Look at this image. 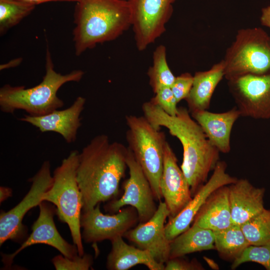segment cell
<instances>
[{
	"label": "cell",
	"instance_id": "1",
	"mask_svg": "<svg viewBox=\"0 0 270 270\" xmlns=\"http://www.w3.org/2000/svg\"><path fill=\"white\" fill-rule=\"evenodd\" d=\"M128 150L123 144L110 142L108 136L102 134L79 153L76 180L82 194V212L117 198L128 167Z\"/></svg>",
	"mask_w": 270,
	"mask_h": 270
},
{
	"label": "cell",
	"instance_id": "2",
	"mask_svg": "<svg viewBox=\"0 0 270 270\" xmlns=\"http://www.w3.org/2000/svg\"><path fill=\"white\" fill-rule=\"evenodd\" d=\"M142 110L144 116L154 128H166L180 142L183 148L180 168L194 196L220 161V151L186 108H178L176 115L172 116L150 100L142 104Z\"/></svg>",
	"mask_w": 270,
	"mask_h": 270
},
{
	"label": "cell",
	"instance_id": "3",
	"mask_svg": "<svg viewBox=\"0 0 270 270\" xmlns=\"http://www.w3.org/2000/svg\"><path fill=\"white\" fill-rule=\"evenodd\" d=\"M75 54L113 40L132 26L128 0H79L74 12Z\"/></svg>",
	"mask_w": 270,
	"mask_h": 270
},
{
	"label": "cell",
	"instance_id": "4",
	"mask_svg": "<svg viewBox=\"0 0 270 270\" xmlns=\"http://www.w3.org/2000/svg\"><path fill=\"white\" fill-rule=\"evenodd\" d=\"M46 74L42 81L30 88L6 84L0 88V108L2 112L13 114L22 110L32 116L46 114L64 105L57 96L60 88L70 82H80L84 75L82 70H74L62 74L57 72L48 48L46 58Z\"/></svg>",
	"mask_w": 270,
	"mask_h": 270
},
{
	"label": "cell",
	"instance_id": "5",
	"mask_svg": "<svg viewBox=\"0 0 270 270\" xmlns=\"http://www.w3.org/2000/svg\"><path fill=\"white\" fill-rule=\"evenodd\" d=\"M79 153L76 150H72L55 169L52 184L43 194L42 200L54 205L59 220L68 226L78 254L83 256L84 249L80 230L83 204L76 180Z\"/></svg>",
	"mask_w": 270,
	"mask_h": 270
},
{
	"label": "cell",
	"instance_id": "6",
	"mask_svg": "<svg viewBox=\"0 0 270 270\" xmlns=\"http://www.w3.org/2000/svg\"><path fill=\"white\" fill-rule=\"evenodd\" d=\"M126 120L128 148L147 177L156 201L160 202L162 198L160 181L167 142L165 134L154 128L144 116L127 115Z\"/></svg>",
	"mask_w": 270,
	"mask_h": 270
},
{
	"label": "cell",
	"instance_id": "7",
	"mask_svg": "<svg viewBox=\"0 0 270 270\" xmlns=\"http://www.w3.org/2000/svg\"><path fill=\"white\" fill-rule=\"evenodd\" d=\"M222 60L227 80L270 73V36L260 28L238 30Z\"/></svg>",
	"mask_w": 270,
	"mask_h": 270
},
{
	"label": "cell",
	"instance_id": "8",
	"mask_svg": "<svg viewBox=\"0 0 270 270\" xmlns=\"http://www.w3.org/2000/svg\"><path fill=\"white\" fill-rule=\"evenodd\" d=\"M53 180L50 172V164L44 161L36 174L30 179V188L28 193L14 207L0 214V245L8 240L20 242L27 236V228L22 220L32 208L43 202L44 193L51 186Z\"/></svg>",
	"mask_w": 270,
	"mask_h": 270
},
{
	"label": "cell",
	"instance_id": "9",
	"mask_svg": "<svg viewBox=\"0 0 270 270\" xmlns=\"http://www.w3.org/2000/svg\"><path fill=\"white\" fill-rule=\"evenodd\" d=\"M128 148L126 164L129 178L123 183L124 194L120 198L108 201L104 208L106 212L114 214L126 206H132L138 212L139 222H145L157 210L156 200L147 177L132 150Z\"/></svg>",
	"mask_w": 270,
	"mask_h": 270
},
{
	"label": "cell",
	"instance_id": "10",
	"mask_svg": "<svg viewBox=\"0 0 270 270\" xmlns=\"http://www.w3.org/2000/svg\"><path fill=\"white\" fill-rule=\"evenodd\" d=\"M176 0H128L138 50H144L166 31Z\"/></svg>",
	"mask_w": 270,
	"mask_h": 270
},
{
	"label": "cell",
	"instance_id": "11",
	"mask_svg": "<svg viewBox=\"0 0 270 270\" xmlns=\"http://www.w3.org/2000/svg\"><path fill=\"white\" fill-rule=\"evenodd\" d=\"M228 86L242 116L270 118V73L240 76L228 80Z\"/></svg>",
	"mask_w": 270,
	"mask_h": 270
},
{
	"label": "cell",
	"instance_id": "12",
	"mask_svg": "<svg viewBox=\"0 0 270 270\" xmlns=\"http://www.w3.org/2000/svg\"><path fill=\"white\" fill-rule=\"evenodd\" d=\"M139 222L138 212L132 206H126L114 214H104L100 204L89 210L82 212L80 226L82 236L85 242L112 240L122 236Z\"/></svg>",
	"mask_w": 270,
	"mask_h": 270
},
{
	"label": "cell",
	"instance_id": "13",
	"mask_svg": "<svg viewBox=\"0 0 270 270\" xmlns=\"http://www.w3.org/2000/svg\"><path fill=\"white\" fill-rule=\"evenodd\" d=\"M170 216L164 202H159L153 216L145 222L126 232L123 237L136 247L148 252L158 263L165 264L170 258V241L165 230V222Z\"/></svg>",
	"mask_w": 270,
	"mask_h": 270
},
{
	"label": "cell",
	"instance_id": "14",
	"mask_svg": "<svg viewBox=\"0 0 270 270\" xmlns=\"http://www.w3.org/2000/svg\"><path fill=\"white\" fill-rule=\"evenodd\" d=\"M40 213L32 226V232L21 246L10 254H2V262L6 268H9L14 258L21 251L28 247L36 244H45L58 250L63 256L73 258L78 254L76 245L66 242L60 234L54 220L56 214V206L43 201L38 206Z\"/></svg>",
	"mask_w": 270,
	"mask_h": 270
},
{
	"label": "cell",
	"instance_id": "15",
	"mask_svg": "<svg viewBox=\"0 0 270 270\" xmlns=\"http://www.w3.org/2000/svg\"><path fill=\"white\" fill-rule=\"evenodd\" d=\"M227 164L219 161L210 178L192 196L186 206L174 218L168 219L165 226L166 236L170 242L190 228L196 214L208 196L215 190L235 182L238 178L226 172Z\"/></svg>",
	"mask_w": 270,
	"mask_h": 270
},
{
	"label": "cell",
	"instance_id": "16",
	"mask_svg": "<svg viewBox=\"0 0 270 270\" xmlns=\"http://www.w3.org/2000/svg\"><path fill=\"white\" fill-rule=\"evenodd\" d=\"M160 190L170 212L168 219L176 216L192 198L187 179L178 166L176 156L168 142L164 147Z\"/></svg>",
	"mask_w": 270,
	"mask_h": 270
},
{
	"label": "cell",
	"instance_id": "17",
	"mask_svg": "<svg viewBox=\"0 0 270 270\" xmlns=\"http://www.w3.org/2000/svg\"><path fill=\"white\" fill-rule=\"evenodd\" d=\"M86 99L78 97L68 108L56 110L40 116L24 115L19 120L31 124L42 132H53L60 134L68 144L76 138L78 128L81 126L80 115L84 108Z\"/></svg>",
	"mask_w": 270,
	"mask_h": 270
},
{
	"label": "cell",
	"instance_id": "18",
	"mask_svg": "<svg viewBox=\"0 0 270 270\" xmlns=\"http://www.w3.org/2000/svg\"><path fill=\"white\" fill-rule=\"evenodd\" d=\"M229 202L233 224L241 226L265 208V189L254 186L246 178L228 185Z\"/></svg>",
	"mask_w": 270,
	"mask_h": 270
},
{
	"label": "cell",
	"instance_id": "19",
	"mask_svg": "<svg viewBox=\"0 0 270 270\" xmlns=\"http://www.w3.org/2000/svg\"><path fill=\"white\" fill-rule=\"evenodd\" d=\"M190 114L220 152L227 154L230 152L232 130L236 120L241 116L236 107L220 113L202 110Z\"/></svg>",
	"mask_w": 270,
	"mask_h": 270
},
{
	"label": "cell",
	"instance_id": "20",
	"mask_svg": "<svg viewBox=\"0 0 270 270\" xmlns=\"http://www.w3.org/2000/svg\"><path fill=\"white\" fill-rule=\"evenodd\" d=\"M228 191V185L212 192L196 214L192 224L214 232L232 225Z\"/></svg>",
	"mask_w": 270,
	"mask_h": 270
},
{
	"label": "cell",
	"instance_id": "21",
	"mask_svg": "<svg viewBox=\"0 0 270 270\" xmlns=\"http://www.w3.org/2000/svg\"><path fill=\"white\" fill-rule=\"evenodd\" d=\"M122 236L112 240V248L108 254L106 267L110 270H127L143 264L150 270H164V264L157 262L147 250L126 244Z\"/></svg>",
	"mask_w": 270,
	"mask_h": 270
},
{
	"label": "cell",
	"instance_id": "22",
	"mask_svg": "<svg viewBox=\"0 0 270 270\" xmlns=\"http://www.w3.org/2000/svg\"><path fill=\"white\" fill-rule=\"evenodd\" d=\"M224 77V65L222 60L210 69L196 72L188 97L185 100L190 112L208 110L211 99L218 84Z\"/></svg>",
	"mask_w": 270,
	"mask_h": 270
},
{
	"label": "cell",
	"instance_id": "23",
	"mask_svg": "<svg viewBox=\"0 0 270 270\" xmlns=\"http://www.w3.org/2000/svg\"><path fill=\"white\" fill-rule=\"evenodd\" d=\"M215 250L214 232L192 224L170 242V258Z\"/></svg>",
	"mask_w": 270,
	"mask_h": 270
},
{
	"label": "cell",
	"instance_id": "24",
	"mask_svg": "<svg viewBox=\"0 0 270 270\" xmlns=\"http://www.w3.org/2000/svg\"><path fill=\"white\" fill-rule=\"evenodd\" d=\"M214 234L215 250L225 260L233 262L250 245L240 225L233 224Z\"/></svg>",
	"mask_w": 270,
	"mask_h": 270
},
{
	"label": "cell",
	"instance_id": "25",
	"mask_svg": "<svg viewBox=\"0 0 270 270\" xmlns=\"http://www.w3.org/2000/svg\"><path fill=\"white\" fill-rule=\"evenodd\" d=\"M148 75L154 93L162 88H170L174 83L176 76L168 66L164 46L160 45L154 50L152 65L150 67Z\"/></svg>",
	"mask_w": 270,
	"mask_h": 270
},
{
	"label": "cell",
	"instance_id": "26",
	"mask_svg": "<svg viewBox=\"0 0 270 270\" xmlns=\"http://www.w3.org/2000/svg\"><path fill=\"white\" fill-rule=\"evenodd\" d=\"M34 4L20 0H0V34H3L30 14Z\"/></svg>",
	"mask_w": 270,
	"mask_h": 270
},
{
	"label": "cell",
	"instance_id": "27",
	"mask_svg": "<svg viewBox=\"0 0 270 270\" xmlns=\"http://www.w3.org/2000/svg\"><path fill=\"white\" fill-rule=\"evenodd\" d=\"M240 226L250 245L270 242V209L264 208Z\"/></svg>",
	"mask_w": 270,
	"mask_h": 270
},
{
	"label": "cell",
	"instance_id": "28",
	"mask_svg": "<svg viewBox=\"0 0 270 270\" xmlns=\"http://www.w3.org/2000/svg\"><path fill=\"white\" fill-rule=\"evenodd\" d=\"M247 262L258 264L266 270H270V242L260 246L250 245L241 256L232 262L231 269L235 270Z\"/></svg>",
	"mask_w": 270,
	"mask_h": 270
},
{
	"label": "cell",
	"instance_id": "29",
	"mask_svg": "<svg viewBox=\"0 0 270 270\" xmlns=\"http://www.w3.org/2000/svg\"><path fill=\"white\" fill-rule=\"evenodd\" d=\"M52 262L56 270H88L93 264L92 256L88 254L70 258L58 255L52 259Z\"/></svg>",
	"mask_w": 270,
	"mask_h": 270
},
{
	"label": "cell",
	"instance_id": "30",
	"mask_svg": "<svg viewBox=\"0 0 270 270\" xmlns=\"http://www.w3.org/2000/svg\"><path fill=\"white\" fill-rule=\"evenodd\" d=\"M150 101L167 114L174 116L178 112V103L170 88H162L154 93Z\"/></svg>",
	"mask_w": 270,
	"mask_h": 270
},
{
	"label": "cell",
	"instance_id": "31",
	"mask_svg": "<svg viewBox=\"0 0 270 270\" xmlns=\"http://www.w3.org/2000/svg\"><path fill=\"white\" fill-rule=\"evenodd\" d=\"M194 82V76L185 72L176 76L170 88L178 102L188 96Z\"/></svg>",
	"mask_w": 270,
	"mask_h": 270
},
{
	"label": "cell",
	"instance_id": "32",
	"mask_svg": "<svg viewBox=\"0 0 270 270\" xmlns=\"http://www.w3.org/2000/svg\"><path fill=\"white\" fill-rule=\"evenodd\" d=\"M180 257L169 258L164 264V270H203L204 266L196 260L190 261Z\"/></svg>",
	"mask_w": 270,
	"mask_h": 270
},
{
	"label": "cell",
	"instance_id": "33",
	"mask_svg": "<svg viewBox=\"0 0 270 270\" xmlns=\"http://www.w3.org/2000/svg\"><path fill=\"white\" fill-rule=\"evenodd\" d=\"M260 20L262 25L270 28V4L262 9Z\"/></svg>",
	"mask_w": 270,
	"mask_h": 270
},
{
	"label": "cell",
	"instance_id": "34",
	"mask_svg": "<svg viewBox=\"0 0 270 270\" xmlns=\"http://www.w3.org/2000/svg\"><path fill=\"white\" fill-rule=\"evenodd\" d=\"M12 196V190L8 187H0V204Z\"/></svg>",
	"mask_w": 270,
	"mask_h": 270
},
{
	"label": "cell",
	"instance_id": "35",
	"mask_svg": "<svg viewBox=\"0 0 270 270\" xmlns=\"http://www.w3.org/2000/svg\"><path fill=\"white\" fill-rule=\"evenodd\" d=\"M22 60V59L21 58L14 59L10 62H7L6 64L0 65V70H2L5 68L16 66L20 64Z\"/></svg>",
	"mask_w": 270,
	"mask_h": 270
},
{
	"label": "cell",
	"instance_id": "36",
	"mask_svg": "<svg viewBox=\"0 0 270 270\" xmlns=\"http://www.w3.org/2000/svg\"><path fill=\"white\" fill-rule=\"evenodd\" d=\"M26 2L36 5L40 4L47 2L54 1H69V2H78L79 0H20Z\"/></svg>",
	"mask_w": 270,
	"mask_h": 270
}]
</instances>
